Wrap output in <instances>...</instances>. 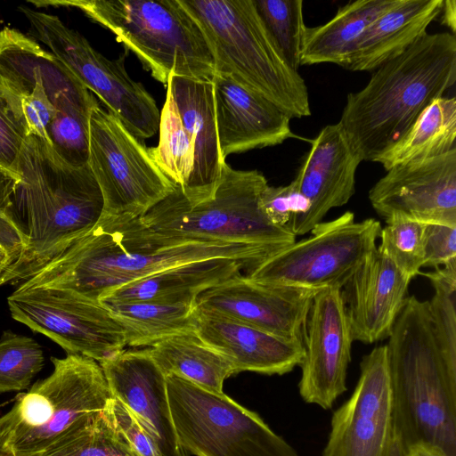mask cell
<instances>
[{"label":"cell","mask_w":456,"mask_h":456,"mask_svg":"<svg viewBox=\"0 0 456 456\" xmlns=\"http://www.w3.org/2000/svg\"><path fill=\"white\" fill-rule=\"evenodd\" d=\"M56 114L47 128L49 144L67 164L81 167L88 164L89 118L99 104L94 94H61L53 102Z\"/></svg>","instance_id":"31"},{"label":"cell","mask_w":456,"mask_h":456,"mask_svg":"<svg viewBox=\"0 0 456 456\" xmlns=\"http://www.w3.org/2000/svg\"><path fill=\"white\" fill-rule=\"evenodd\" d=\"M21 101L28 135H36L49 143L47 128L56 114V108L43 85L37 84Z\"/></svg>","instance_id":"41"},{"label":"cell","mask_w":456,"mask_h":456,"mask_svg":"<svg viewBox=\"0 0 456 456\" xmlns=\"http://www.w3.org/2000/svg\"><path fill=\"white\" fill-rule=\"evenodd\" d=\"M195 332L224 356L234 373L284 375L299 366L302 341L287 340L234 319L196 309Z\"/></svg>","instance_id":"22"},{"label":"cell","mask_w":456,"mask_h":456,"mask_svg":"<svg viewBox=\"0 0 456 456\" xmlns=\"http://www.w3.org/2000/svg\"><path fill=\"white\" fill-rule=\"evenodd\" d=\"M0 260L3 261L6 265V268L10 266L11 262L9 257L7 256L5 251L0 247Z\"/></svg>","instance_id":"47"},{"label":"cell","mask_w":456,"mask_h":456,"mask_svg":"<svg viewBox=\"0 0 456 456\" xmlns=\"http://www.w3.org/2000/svg\"><path fill=\"white\" fill-rule=\"evenodd\" d=\"M406 456H444L440 452L423 445L415 446L407 451Z\"/></svg>","instance_id":"46"},{"label":"cell","mask_w":456,"mask_h":456,"mask_svg":"<svg viewBox=\"0 0 456 456\" xmlns=\"http://www.w3.org/2000/svg\"><path fill=\"white\" fill-rule=\"evenodd\" d=\"M423 266L439 267L456 259V227L425 224Z\"/></svg>","instance_id":"40"},{"label":"cell","mask_w":456,"mask_h":456,"mask_svg":"<svg viewBox=\"0 0 456 456\" xmlns=\"http://www.w3.org/2000/svg\"><path fill=\"white\" fill-rule=\"evenodd\" d=\"M442 24L452 30V34L455 36L456 32V1L444 0L442 10L440 12Z\"/></svg>","instance_id":"44"},{"label":"cell","mask_w":456,"mask_h":456,"mask_svg":"<svg viewBox=\"0 0 456 456\" xmlns=\"http://www.w3.org/2000/svg\"><path fill=\"white\" fill-rule=\"evenodd\" d=\"M21 99L0 79V165L12 171L29 136Z\"/></svg>","instance_id":"38"},{"label":"cell","mask_w":456,"mask_h":456,"mask_svg":"<svg viewBox=\"0 0 456 456\" xmlns=\"http://www.w3.org/2000/svg\"><path fill=\"white\" fill-rule=\"evenodd\" d=\"M406 450L404 449L401 440L392 431V437L387 456H406Z\"/></svg>","instance_id":"45"},{"label":"cell","mask_w":456,"mask_h":456,"mask_svg":"<svg viewBox=\"0 0 456 456\" xmlns=\"http://www.w3.org/2000/svg\"><path fill=\"white\" fill-rule=\"evenodd\" d=\"M149 349L165 376L176 375L215 393L223 394L224 380L235 374L230 362L195 330L170 336Z\"/></svg>","instance_id":"28"},{"label":"cell","mask_w":456,"mask_h":456,"mask_svg":"<svg viewBox=\"0 0 456 456\" xmlns=\"http://www.w3.org/2000/svg\"><path fill=\"white\" fill-rule=\"evenodd\" d=\"M378 248L410 281L420 273L424 264V224L401 216L385 220Z\"/></svg>","instance_id":"37"},{"label":"cell","mask_w":456,"mask_h":456,"mask_svg":"<svg viewBox=\"0 0 456 456\" xmlns=\"http://www.w3.org/2000/svg\"><path fill=\"white\" fill-rule=\"evenodd\" d=\"M0 456H2V455H0Z\"/></svg>","instance_id":"49"},{"label":"cell","mask_w":456,"mask_h":456,"mask_svg":"<svg viewBox=\"0 0 456 456\" xmlns=\"http://www.w3.org/2000/svg\"><path fill=\"white\" fill-rule=\"evenodd\" d=\"M30 24V32L44 43L56 59L107 107L108 111L139 140L152 137L159 130L160 112L154 98L134 81L125 68L126 57L110 60L92 47L77 31L59 17L20 7Z\"/></svg>","instance_id":"11"},{"label":"cell","mask_w":456,"mask_h":456,"mask_svg":"<svg viewBox=\"0 0 456 456\" xmlns=\"http://www.w3.org/2000/svg\"><path fill=\"white\" fill-rule=\"evenodd\" d=\"M381 228L374 218L355 222L354 213L346 211L318 224L308 238L252 264L243 274L265 285L342 289L377 248Z\"/></svg>","instance_id":"9"},{"label":"cell","mask_w":456,"mask_h":456,"mask_svg":"<svg viewBox=\"0 0 456 456\" xmlns=\"http://www.w3.org/2000/svg\"><path fill=\"white\" fill-rule=\"evenodd\" d=\"M410 282L377 246L341 289L354 341L372 344L388 338Z\"/></svg>","instance_id":"20"},{"label":"cell","mask_w":456,"mask_h":456,"mask_svg":"<svg viewBox=\"0 0 456 456\" xmlns=\"http://www.w3.org/2000/svg\"><path fill=\"white\" fill-rule=\"evenodd\" d=\"M315 293L261 284L240 273L201 293L196 309L234 319L287 340L303 342Z\"/></svg>","instance_id":"17"},{"label":"cell","mask_w":456,"mask_h":456,"mask_svg":"<svg viewBox=\"0 0 456 456\" xmlns=\"http://www.w3.org/2000/svg\"><path fill=\"white\" fill-rule=\"evenodd\" d=\"M45 362L31 338L4 330L0 338V394L27 389Z\"/></svg>","instance_id":"36"},{"label":"cell","mask_w":456,"mask_h":456,"mask_svg":"<svg viewBox=\"0 0 456 456\" xmlns=\"http://www.w3.org/2000/svg\"><path fill=\"white\" fill-rule=\"evenodd\" d=\"M159 142L148 151L160 170L184 191L193 170L194 151L183 129L171 98L166 101L160 112Z\"/></svg>","instance_id":"33"},{"label":"cell","mask_w":456,"mask_h":456,"mask_svg":"<svg viewBox=\"0 0 456 456\" xmlns=\"http://www.w3.org/2000/svg\"><path fill=\"white\" fill-rule=\"evenodd\" d=\"M88 166L102 194V217L142 216L175 187L148 148L99 104L90 113Z\"/></svg>","instance_id":"12"},{"label":"cell","mask_w":456,"mask_h":456,"mask_svg":"<svg viewBox=\"0 0 456 456\" xmlns=\"http://www.w3.org/2000/svg\"><path fill=\"white\" fill-rule=\"evenodd\" d=\"M259 207L273 224L287 228L290 222L307 213L310 204L290 182L281 186L267 184L260 194Z\"/></svg>","instance_id":"39"},{"label":"cell","mask_w":456,"mask_h":456,"mask_svg":"<svg viewBox=\"0 0 456 456\" xmlns=\"http://www.w3.org/2000/svg\"><path fill=\"white\" fill-rule=\"evenodd\" d=\"M7 303L12 317L62 347L100 362L124 350L125 330L101 302L62 289L20 288Z\"/></svg>","instance_id":"13"},{"label":"cell","mask_w":456,"mask_h":456,"mask_svg":"<svg viewBox=\"0 0 456 456\" xmlns=\"http://www.w3.org/2000/svg\"><path fill=\"white\" fill-rule=\"evenodd\" d=\"M455 82V36L426 34L347 94L338 124L362 160L378 162Z\"/></svg>","instance_id":"3"},{"label":"cell","mask_w":456,"mask_h":456,"mask_svg":"<svg viewBox=\"0 0 456 456\" xmlns=\"http://www.w3.org/2000/svg\"><path fill=\"white\" fill-rule=\"evenodd\" d=\"M419 274L427 277L434 288L428 301L431 324L444 358L456 370V259Z\"/></svg>","instance_id":"34"},{"label":"cell","mask_w":456,"mask_h":456,"mask_svg":"<svg viewBox=\"0 0 456 456\" xmlns=\"http://www.w3.org/2000/svg\"><path fill=\"white\" fill-rule=\"evenodd\" d=\"M444 0H397L357 42L345 69L371 71L404 53L439 17Z\"/></svg>","instance_id":"25"},{"label":"cell","mask_w":456,"mask_h":456,"mask_svg":"<svg viewBox=\"0 0 456 456\" xmlns=\"http://www.w3.org/2000/svg\"><path fill=\"white\" fill-rule=\"evenodd\" d=\"M369 200L385 220L397 215L456 227V149L391 167L370 188Z\"/></svg>","instance_id":"16"},{"label":"cell","mask_w":456,"mask_h":456,"mask_svg":"<svg viewBox=\"0 0 456 456\" xmlns=\"http://www.w3.org/2000/svg\"><path fill=\"white\" fill-rule=\"evenodd\" d=\"M393 431L387 346H375L360 362L351 396L332 414L322 456H387Z\"/></svg>","instance_id":"14"},{"label":"cell","mask_w":456,"mask_h":456,"mask_svg":"<svg viewBox=\"0 0 456 456\" xmlns=\"http://www.w3.org/2000/svg\"><path fill=\"white\" fill-rule=\"evenodd\" d=\"M109 409L115 426L140 456H159L146 432L123 403L112 396Z\"/></svg>","instance_id":"42"},{"label":"cell","mask_w":456,"mask_h":456,"mask_svg":"<svg viewBox=\"0 0 456 456\" xmlns=\"http://www.w3.org/2000/svg\"><path fill=\"white\" fill-rule=\"evenodd\" d=\"M341 289L315 293L303 332L302 399L325 410L346 391L353 343Z\"/></svg>","instance_id":"15"},{"label":"cell","mask_w":456,"mask_h":456,"mask_svg":"<svg viewBox=\"0 0 456 456\" xmlns=\"http://www.w3.org/2000/svg\"><path fill=\"white\" fill-rule=\"evenodd\" d=\"M0 79L21 98L42 84L53 103L61 94H92L52 53L10 28L0 30Z\"/></svg>","instance_id":"26"},{"label":"cell","mask_w":456,"mask_h":456,"mask_svg":"<svg viewBox=\"0 0 456 456\" xmlns=\"http://www.w3.org/2000/svg\"><path fill=\"white\" fill-rule=\"evenodd\" d=\"M171 416L183 449L196 456H299L255 411L224 393L166 376Z\"/></svg>","instance_id":"10"},{"label":"cell","mask_w":456,"mask_h":456,"mask_svg":"<svg viewBox=\"0 0 456 456\" xmlns=\"http://www.w3.org/2000/svg\"><path fill=\"white\" fill-rule=\"evenodd\" d=\"M34 456L140 455L115 426L108 404L103 411L83 418L58 441Z\"/></svg>","instance_id":"32"},{"label":"cell","mask_w":456,"mask_h":456,"mask_svg":"<svg viewBox=\"0 0 456 456\" xmlns=\"http://www.w3.org/2000/svg\"><path fill=\"white\" fill-rule=\"evenodd\" d=\"M13 171L20 181L11 215L24 248L0 274V286L28 280L92 231L103 215L102 194L88 164H67L36 135L25 141Z\"/></svg>","instance_id":"2"},{"label":"cell","mask_w":456,"mask_h":456,"mask_svg":"<svg viewBox=\"0 0 456 456\" xmlns=\"http://www.w3.org/2000/svg\"><path fill=\"white\" fill-rule=\"evenodd\" d=\"M268 184L257 170H237L225 163L212 196L191 203L175 185L174 191L141 216L161 235L181 240L237 242L281 248L296 241L287 228L273 224L259 207Z\"/></svg>","instance_id":"8"},{"label":"cell","mask_w":456,"mask_h":456,"mask_svg":"<svg viewBox=\"0 0 456 456\" xmlns=\"http://www.w3.org/2000/svg\"><path fill=\"white\" fill-rule=\"evenodd\" d=\"M362 161L338 122L322 127L291 181L309 201V210L287 229L296 237L308 233L330 209L346 205L355 192V175Z\"/></svg>","instance_id":"18"},{"label":"cell","mask_w":456,"mask_h":456,"mask_svg":"<svg viewBox=\"0 0 456 456\" xmlns=\"http://www.w3.org/2000/svg\"><path fill=\"white\" fill-rule=\"evenodd\" d=\"M37 7H74L114 34L151 76L213 80L215 61L200 26L179 0H34Z\"/></svg>","instance_id":"6"},{"label":"cell","mask_w":456,"mask_h":456,"mask_svg":"<svg viewBox=\"0 0 456 456\" xmlns=\"http://www.w3.org/2000/svg\"><path fill=\"white\" fill-rule=\"evenodd\" d=\"M266 30L287 63L298 71L306 26L302 0H253Z\"/></svg>","instance_id":"35"},{"label":"cell","mask_w":456,"mask_h":456,"mask_svg":"<svg viewBox=\"0 0 456 456\" xmlns=\"http://www.w3.org/2000/svg\"><path fill=\"white\" fill-rule=\"evenodd\" d=\"M387 338L393 432L406 452L423 445L456 456V370L436 341L428 301L407 297Z\"/></svg>","instance_id":"4"},{"label":"cell","mask_w":456,"mask_h":456,"mask_svg":"<svg viewBox=\"0 0 456 456\" xmlns=\"http://www.w3.org/2000/svg\"><path fill=\"white\" fill-rule=\"evenodd\" d=\"M250 265L230 258H212L173 266L119 287L100 302L146 301L196 305L206 290L242 273Z\"/></svg>","instance_id":"24"},{"label":"cell","mask_w":456,"mask_h":456,"mask_svg":"<svg viewBox=\"0 0 456 456\" xmlns=\"http://www.w3.org/2000/svg\"><path fill=\"white\" fill-rule=\"evenodd\" d=\"M456 99L439 97L419 116L407 133L378 160L387 170L456 149Z\"/></svg>","instance_id":"29"},{"label":"cell","mask_w":456,"mask_h":456,"mask_svg":"<svg viewBox=\"0 0 456 456\" xmlns=\"http://www.w3.org/2000/svg\"><path fill=\"white\" fill-rule=\"evenodd\" d=\"M101 303L123 327L126 346H151L170 336L195 330L196 305L146 301Z\"/></svg>","instance_id":"30"},{"label":"cell","mask_w":456,"mask_h":456,"mask_svg":"<svg viewBox=\"0 0 456 456\" xmlns=\"http://www.w3.org/2000/svg\"><path fill=\"white\" fill-rule=\"evenodd\" d=\"M167 95L175 105L194 151L190 183L181 191L189 202H199L214 194L226 163L218 142L214 85L212 80L170 76Z\"/></svg>","instance_id":"23"},{"label":"cell","mask_w":456,"mask_h":456,"mask_svg":"<svg viewBox=\"0 0 456 456\" xmlns=\"http://www.w3.org/2000/svg\"><path fill=\"white\" fill-rule=\"evenodd\" d=\"M396 1H352L340 6L326 23L306 27L300 65L333 63L345 68L365 30Z\"/></svg>","instance_id":"27"},{"label":"cell","mask_w":456,"mask_h":456,"mask_svg":"<svg viewBox=\"0 0 456 456\" xmlns=\"http://www.w3.org/2000/svg\"><path fill=\"white\" fill-rule=\"evenodd\" d=\"M51 360L52 374L18 394L11 410L0 417V455L40 453L112 399L95 360L81 354Z\"/></svg>","instance_id":"7"},{"label":"cell","mask_w":456,"mask_h":456,"mask_svg":"<svg viewBox=\"0 0 456 456\" xmlns=\"http://www.w3.org/2000/svg\"><path fill=\"white\" fill-rule=\"evenodd\" d=\"M218 142L225 159L232 153L274 146L294 137L291 118L273 103L236 82L212 80Z\"/></svg>","instance_id":"21"},{"label":"cell","mask_w":456,"mask_h":456,"mask_svg":"<svg viewBox=\"0 0 456 456\" xmlns=\"http://www.w3.org/2000/svg\"><path fill=\"white\" fill-rule=\"evenodd\" d=\"M203 32L216 76L265 98L290 118L311 115L306 84L285 61L253 0H179Z\"/></svg>","instance_id":"5"},{"label":"cell","mask_w":456,"mask_h":456,"mask_svg":"<svg viewBox=\"0 0 456 456\" xmlns=\"http://www.w3.org/2000/svg\"><path fill=\"white\" fill-rule=\"evenodd\" d=\"M280 248L237 242L181 240L150 230L141 216H103L20 288L73 291L100 302L119 287L193 261L230 258L250 265Z\"/></svg>","instance_id":"1"},{"label":"cell","mask_w":456,"mask_h":456,"mask_svg":"<svg viewBox=\"0 0 456 456\" xmlns=\"http://www.w3.org/2000/svg\"><path fill=\"white\" fill-rule=\"evenodd\" d=\"M99 364L112 396L132 412L159 455L190 456L175 430L166 376L153 361L150 349H124Z\"/></svg>","instance_id":"19"},{"label":"cell","mask_w":456,"mask_h":456,"mask_svg":"<svg viewBox=\"0 0 456 456\" xmlns=\"http://www.w3.org/2000/svg\"><path fill=\"white\" fill-rule=\"evenodd\" d=\"M6 265L0 260V274L5 270Z\"/></svg>","instance_id":"48"},{"label":"cell","mask_w":456,"mask_h":456,"mask_svg":"<svg viewBox=\"0 0 456 456\" xmlns=\"http://www.w3.org/2000/svg\"><path fill=\"white\" fill-rule=\"evenodd\" d=\"M19 181L16 172L0 165V217L12 218V200Z\"/></svg>","instance_id":"43"}]
</instances>
